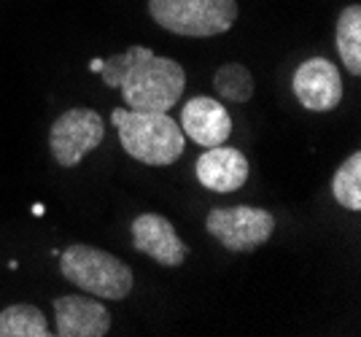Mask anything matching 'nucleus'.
<instances>
[{
	"label": "nucleus",
	"mask_w": 361,
	"mask_h": 337,
	"mask_svg": "<svg viewBox=\"0 0 361 337\" xmlns=\"http://www.w3.org/2000/svg\"><path fill=\"white\" fill-rule=\"evenodd\" d=\"M100 78L106 87L121 90L127 108L133 111H170L186 87V71L180 62L159 57L146 47H130L121 54L103 60Z\"/></svg>",
	"instance_id": "1"
},
{
	"label": "nucleus",
	"mask_w": 361,
	"mask_h": 337,
	"mask_svg": "<svg viewBox=\"0 0 361 337\" xmlns=\"http://www.w3.org/2000/svg\"><path fill=\"white\" fill-rule=\"evenodd\" d=\"M111 122L119 130L121 149L143 165L167 168L183 154L186 135L180 124L173 116H167L165 111L116 108L111 114Z\"/></svg>",
	"instance_id": "2"
},
{
	"label": "nucleus",
	"mask_w": 361,
	"mask_h": 337,
	"mask_svg": "<svg viewBox=\"0 0 361 337\" xmlns=\"http://www.w3.org/2000/svg\"><path fill=\"white\" fill-rule=\"evenodd\" d=\"M65 281L94 294L100 300H124L133 291V270L119 257L87 243H73L65 248L60 262Z\"/></svg>",
	"instance_id": "3"
},
{
	"label": "nucleus",
	"mask_w": 361,
	"mask_h": 337,
	"mask_svg": "<svg viewBox=\"0 0 361 337\" xmlns=\"http://www.w3.org/2000/svg\"><path fill=\"white\" fill-rule=\"evenodd\" d=\"M151 19L186 38H213L238 22V0H149Z\"/></svg>",
	"instance_id": "4"
},
{
	"label": "nucleus",
	"mask_w": 361,
	"mask_h": 337,
	"mask_svg": "<svg viewBox=\"0 0 361 337\" xmlns=\"http://www.w3.org/2000/svg\"><path fill=\"white\" fill-rule=\"evenodd\" d=\"M205 230L232 254H251L264 245L275 232V219L270 211L256 205L213 208L205 219Z\"/></svg>",
	"instance_id": "5"
},
{
	"label": "nucleus",
	"mask_w": 361,
	"mask_h": 337,
	"mask_svg": "<svg viewBox=\"0 0 361 337\" xmlns=\"http://www.w3.org/2000/svg\"><path fill=\"white\" fill-rule=\"evenodd\" d=\"M106 138V122L92 108H71L49 130V149L57 165L75 168L90 152H94Z\"/></svg>",
	"instance_id": "6"
},
{
	"label": "nucleus",
	"mask_w": 361,
	"mask_h": 337,
	"mask_svg": "<svg viewBox=\"0 0 361 337\" xmlns=\"http://www.w3.org/2000/svg\"><path fill=\"white\" fill-rule=\"evenodd\" d=\"M294 97L302 108L326 114L343 103V76L340 68L326 57H310L297 68L291 81Z\"/></svg>",
	"instance_id": "7"
},
{
	"label": "nucleus",
	"mask_w": 361,
	"mask_h": 337,
	"mask_svg": "<svg viewBox=\"0 0 361 337\" xmlns=\"http://www.w3.org/2000/svg\"><path fill=\"white\" fill-rule=\"evenodd\" d=\"M130 235L135 251L162 267H180L189 257V245L178 238L173 221L159 214H140L130 224Z\"/></svg>",
	"instance_id": "8"
},
{
	"label": "nucleus",
	"mask_w": 361,
	"mask_h": 337,
	"mask_svg": "<svg viewBox=\"0 0 361 337\" xmlns=\"http://www.w3.org/2000/svg\"><path fill=\"white\" fill-rule=\"evenodd\" d=\"M54 321L60 337H106L111 332V313L97 300L65 294L54 300Z\"/></svg>",
	"instance_id": "9"
},
{
	"label": "nucleus",
	"mask_w": 361,
	"mask_h": 337,
	"mask_svg": "<svg viewBox=\"0 0 361 337\" xmlns=\"http://www.w3.org/2000/svg\"><path fill=\"white\" fill-rule=\"evenodd\" d=\"M180 130L186 138L211 149L232 135V116L216 97H192L180 111Z\"/></svg>",
	"instance_id": "10"
},
{
	"label": "nucleus",
	"mask_w": 361,
	"mask_h": 337,
	"mask_svg": "<svg viewBox=\"0 0 361 337\" xmlns=\"http://www.w3.org/2000/svg\"><path fill=\"white\" fill-rule=\"evenodd\" d=\"M248 159L243 157L238 149H229V146H211L202 157H197V181L219 192V195H229V192H238L245 181H248Z\"/></svg>",
	"instance_id": "11"
},
{
	"label": "nucleus",
	"mask_w": 361,
	"mask_h": 337,
	"mask_svg": "<svg viewBox=\"0 0 361 337\" xmlns=\"http://www.w3.org/2000/svg\"><path fill=\"white\" fill-rule=\"evenodd\" d=\"M337 54L350 76H361V6H348L337 16Z\"/></svg>",
	"instance_id": "12"
},
{
	"label": "nucleus",
	"mask_w": 361,
	"mask_h": 337,
	"mask_svg": "<svg viewBox=\"0 0 361 337\" xmlns=\"http://www.w3.org/2000/svg\"><path fill=\"white\" fill-rule=\"evenodd\" d=\"M44 310L35 305H8L0 310V337H49Z\"/></svg>",
	"instance_id": "13"
},
{
	"label": "nucleus",
	"mask_w": 361,
	"mask_h": 337,
	"mask_svg": "<svg viewBox=\"0 0 361 337\" xmlns=\"http://www.w3.org/2000/svg\"><path fill=\"white\" fill-rule=\"evenodd\" d=\"M213 87H216V94L229 103H248L256 90L251 71L240 62H224L213 73Z\"/></svg>",
	"instance_id": "14"
},
{
	"label": "nucleus",
	"mask_w": 361,
	"mask_h": 337,
	"mask_svg": "<svg viewBox=\"0 0 361 337\" xmlns=\"http://www.w3.org/2000/svg\"><path fill=\"white\" fill-rule=\"evenodd\" d=\"M331 195L337 205L348 211H361V154L353 152L345 162L337 168L331 178Z\"/></svg>",
	"instance_id": "15"
},
{
	"label": "nucleus",
	"mask_w": 361,
	"mask_h": 337,
	"mask_svg": "<svg viewBox=\"0 0 361 337\" xmlns=\"http://www.w3.org/2000/svg\"><path fill=\"white\" fill-rule=\"evenodd\" d=\"M100 68H103V60H92L90 62V71H92V73H100Z\"/></svg>",
	"instance_id": "16"
},
{
	"label": "nucleus",
	"mask_w": 361,
	"mask_h": 337,
	"mask_svg": "<svg viewBox=\"0 0 361 337\" xmlns=\"http://www.w3.org/2000/svg\"><path fill=\"white\" fill-rule=\"evenodd\" d=\"M32 214H35V216H44L46 208H44V205H32Z\"/></svg>",
	"instance_id": "17"
}]
</instances>
